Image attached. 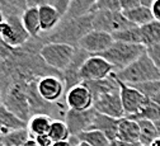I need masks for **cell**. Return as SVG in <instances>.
Returning a JSON list of instances; mask_svg holds the SVG:
<instances>
[{
  "label": "cell",
  "mask_w": 160,
  "mask_h": 146,
  "mask_svg": "<svg viewBox=\"0 0 160 146\" xmlns=\"http://www.w3.org/2000/svg\"><path fill=\"white\" fill-rule=\"evenodd\" d=\"M146 55L151 58V61L155 64V66L160 70V43L146 47Z\"/></svg>",
  "instance_id": "d590c367"
},
{
  "label": "cell",
  "mask_w": 160,
  "mask_h": 146,
  "mask_svg": "<svg viewBox=\"0 0 160 146\" xmlns=\"http://www.w3.org/2000/svg\"><path fill=\"white\" fill-rule=\"evenodd\" d=\"M0 135H3V133H2V130H0Z\"/></svg>",
  "instance_id": "816d5d0a"
},
{
  "label": "cell",
  "mask_w": 160,
  "mask_h": 146,
  "mask_svg": "<svg viewBox=\"0 0 160 146\" xmlns=\"http://www.w3.org/2000/svg\"><path fill=\"white\" fill-rule=\"evenodd\" d=\"M98 10L122 12L121 10V0H97L90 9V13H94Z\"/></svg>",
  "instance_id": "e575fe53"
},
{
  "label": "cell",
  "mask_w": 160,
  "mask_h": 146,
  "mask_svg": "<svg viewBox=\"0 0 160 146\" xmlns=\"http://www.w3.org/2000/svg\"><path fill=\"white\" fill-rule=\"evenodd\" d=\"M31 137V133L28 128H21L15 130L9 133L3 135V143L4 146H23Z\"/></svg>",
  "instance_id": "4dcf8cb0"
},
{
  "label": "cell",
  "mask_w": 160,
  "mask_h": 146,
  "mask_svg": "<svg viewBox=\"0 0 160 146\" xmlns=\"http://www.w3.org/2000/svg\"><path fill=\"white\" fill-rule=\"evenodd\" d=\"M0 5H2V9H4V7H5V0H0Z\"/></svg>",
  "instance_id": "f907efd6"
},
{
  "label": "cell",
  "mask_w": 160,
  "mask_h": 146,
  "mask_svg": "<svg viewBox=\"0 0 160 146\" xmlns=\"http://www.w3.org/2000/svg\"><path fill=\"white\" fill-rule=\"evenodd\" d=\"M93 4H94L93 0H71L70 7L66 14L62 17V19H72L89 14Z\"/></svg>",
  "instance_id": "83f0119b"
},
{
  "label": "cell",
  "mask_w": 160,
  "mask_h": 146,
  "mask_svg": "<svg viewBox=\"0 0 160 146\" xmlns=\"http://www.w3.org/2000/svg\"><path fill=\"white\" fill-rule=\"evenodd\" d=\"M0 37L3 41L13 48H19L24 46L32 38L23 26L22 15H5V20L0 26Z\"/></svg>",
  "instance_id": "5b68a950"
},
{
  "label": "cell",
  "mask_w": 160,
  "mask_h": 146,
  "mask_svg": "<svg viewBox=\"0 0 160 146\" xmlns=\"http://www.w3.org/2000/svg\"><path fill=\"white\" fill-rule=\"evenodd\" d=\"M14 50L15 48H13L9 45H7L4 41H3V38L0 37V62L5 61L7 58H9L12 56V53L14 52Z\"/></svg>",
  "instance_id": "8d00e7d4"
},
{
  "label": "cell",
  "mask_w": 160,
  "mask_h": 146,
  "mask_svg": "<svg viewBox=\"0 0 160 146\" xmlns=\"http://www.w3.org/2000/svg\"><path fill=\"white\" fill-rule=\"evenodd\" d=\"M53 119L47 114H34L27 122V128L31 133V137L34 138L37 136L47 135Z\"/></svg>",
  "instance_id": "44dd1931"
},
{
  "label": "cell",
  "mask_w": 160,
  "mask_h": 146,
  "mask_svg": "<svg viewBox=\"0 0 160 146\" xmlns=\"http://www.w3.org/2000/svg\"><path fill=\"white\" fill-rule=\"evenodd\" d=\"M22 22L32 38H39L42 33L38 8H27L22 14Z\"/></svg>",
  "instance_id": "7402d4cb"
},
{
  "label": "cell",
  "mask_w": 160,
  "mask_h": 146,
  "mask_svg": "<svg viewBox=\"0 0 160 146\" xmlns=\"http://www.w3.org/2000/svg\"><path fill=\"white\" fill-rule=\"evenodd\" d=\"M113 75L126 84H140L145 81L160 80V70L145 53L123 70L114 71Z\"/></svg>",
  "instance_id": "7a4b0ae2"
},
{
  "label": "cell",
  "mask_w": 160,
  "mask_h": 146,
  "mask_svg": "<svg viewBox=\"0 0 160 146\" xmlns=\"http://www.w3.org/2000/svg\"><path fill=\"white\" fill-rule=\"evenodd\" d=\"M5 20V14H4V12H3V9L0 8V26H2V23Z\"/></svg>",
  "instance_id": "ee69618b"
},
{
  "label": "cell",
  "mask_w": 160,
  "mask_h": 146,
  "mask_svg": "<svg viewBox=\"0 0 160 146\" xmlns=\"http://www.w3.org/2000/svg\"><path fill=\"white\" fill-rule=\"evenodd\" d=\"M70 3L71 0H28L27 2L28 8H39L42 5H51L61 13L62 17L66 14L70 7Z\"/></svg>",
  "instance_id": "1f68e13d"
},
{
  "label": "cell",
  "mask_w": 160,
  "mask_h": 146,
  "mask_svg": "<svg viewBox=\"0 0 160 146\" xmlns=\"http://www.w3.org/2000/svg\"><path fill=\"white\" fill-rule=\"evenodd\" d=\"M138 126H140V141L138 143L142 146H150L156 138H159L158 136V131L152 121L149 119H140Z\"/></svg>",
  "instance_id": "484cf974"
},
{
  "label": "cell",
  "mask_w": 160,
  "mask_h": 146,
  "mask_svg": "<svg viewBox=\"0 0 160 146\" xmlns=\"http://www.w3.org/2000/svg\"><path fill=\"white\" fill-rule=\"evenodd\" d=\"M140 143H130V142H125V141H121V140H114V141H111L109 146H138Z\"/></svg>",
  "instance_id": "60d3db41"
},
{
  "label": "cell",
  "mask_w": 160,
  "mask_h": 146,
  "mask_svg": "<svg viewBox=\"0 0 160 146\" xmlns=\"http://www.w3.org/2000/svg\"><path fill=\"white\" fill-rule=\"evenodd\" d=\"M3 104V93H2V89H0V106Z\"/></svg>",
  "instance_id": "681fc988"
},
{
  "label": "cell",
  "mask_w": 160,
  "mask_h": 146,
  "mask_svg": "<svg viewBox=\"0 0 160 146\" xmlns=\"http://www.w3.org/2000/svg\"><path fill=\"white\" fill-rule=\"evenodd\" d=\"M150 9L152 12L154 19L155 20H159V22H160V0H154L151 7H150Z\"/></svg>",
  "instance_id": "ab89813d"
},
{
  "label": "cell",
  "mask_w": 160,
  "mask_h": 146,
  "mask_svg": "<svg viewBox=\"0 0 160 146\" xmlns=\"http://www.w3.org/2000/svg\"><path fill=\"white\" fill-rule=\"evenodd\" d=\"M50 136V138L52 140V142H61V141H69L71 138V133L70 130L68 127V124L65 121L62 119H53L51 128L47 133Z\"/></svg>",
  "instance_id": "4316f807"
},
{
  "label": "cell",
  "mask_w": 160,
  "mask_h": 146,
  "mask_svg": "<svg viewBox=\"0 0 160 146\" xmlns=\"http://www.w3.org/2000/svg\"><path fill=\"white\" fill-rule=\"evenodd\" d=\"M140 2H141V5H144V7H149V8H150L154 0H140Z\"/></svg>",
  "instance_id": "7bdbcfd3"
},
{
  "label": "cell",
  "mask_w": 160,
  "mask_h": 146,
  "mask_svg": "<svg viewBox=\"0 0 160 146\" xmlns=\"http://www.w3.org/2000/svg\"><path fill=\"white\" fill-rule=\"evenodd\" d=\"M117 140H121L130 143H138L140 141V126L135 119L123 117L119 119Z\"/></svg>",
  "instance_id": "e0dca14e"
},
{
  "label": "cell",
  "mask_w": 160,
  "mask_h": 146,
  "mask_svg": "<svg viewBox=\"0 0 160 146\" xmlns=\"http://www.w3.org/2000/svg\"><path fill=\"white\" fill-rule=\"evenodd\" d=\"M113 36L116 42H123V43H132V45H142V36L141 28L138 26H132L126 29L119 31Z\"/></svg>",
  "instance_id": "d4e9b609"
},
{
  "label": "cell",
  "mask_w": 160,
  "mask_h": 146,
  "mask_svg": "<svg viewBox=\"0 0 160 146\" xmlns=\"http://www.w3.org/2000/svg\"><path fill=\"white\" fill-rule=\"evenodd\" d=\"M75 138L80 142H87L90 146H109L111 143V141L107 138V136L103 132L95 131V130L84 131L82 133H79Z\"/></svg>",
  "instance_id": "f1b7e54d"
},
{
  "label": "cell",
  "mask_w": 160,
  "mask_h": 146,
  "mask_svg": "<svg viewBox=\"0 0 160 146\" xmlns=\"http://www.w3.org/2000/svg\"><path fill=\"white\" fill-rule=\"evenodd\" d=\"M151 100H154L156 104H159V106H160V93H158V94H156Z\"/></svg>",
  "instance_id": "bcb514c9"
},
{
  "label": "cell",
  "mask_w": 160,
  "mask_h": 146,
  "mask_svg": "<svg viewBox=\"0 0 160 146\" xmlns=\"http://www.w3.org/2000/svg\"><path fill=\"white\" fill-rule=\"evenodd\" d=\"M130 119H135V121H140V119H149V121H160V106L156 104L154 100L149 99L148 103L144 106V108L140 111L135 116H130L127 117Z\"/></svg>",
  "instance_id": "f546056e"
},
{
  "label": "cell",
  "mask_w": 160,
  "mask_h": 146,
  "mask_svg": "<svg viewBox=\"0 0 160 146\" xmlns=\"http://www.w3.org/2000/svg\"><path fill=\"white\" fill-rule=\"evenodd\" d=\"M88 57H90V55L88 52H85L84 50L78 47L69 66L61 71L62 73V80L65 83V88H66V93L71 88H74L75 85H79L83 83L82 78H80V69H82L84 62L88 60Z\"/></svg>",
  "instance_id": "9a60e30c"
},
{
  "label": "cell",
  "mask_w": 160,
  "mask_h": 146,
  "mask_svg": "<svg viewBox=\"0 0 160 146\" xmlns=\"http://www.w3.org/2000/svg\"><path fill=\"white\" fill-rule=\"evenodd\" d=\"M118 124H119V119H116V118H112V117H108V116H104L102 113L97 112L89 130L101 131L107 136V138L109 141H114V140H117Z\"/></svg>",
  "instance_id": "2e32d148"
},
{
  "label": "cell",
  "mask_w": 160,
  "mask_h": 146,
  "mask_svg": "<svg viewBox=\"0 0 160 146\" xmlns=\"http://www.w3.org/2000/svg\"><path fill=\"white\" fill-rule=\"evenodd\" d=\"M34 140H36V142L38 143V146H52V145H53V142H52V140L50 138L48 135L37 136V137H34Z\"/></svg>",
  "instance_id": "f35d334b"
},
{
  "label": "cell",
  "mask_w": 160,
  "mask_h": 146,
  "mask_svg": "<svg viewBox=\"0 0 160 146\" xmlns=\"http://www.w3.org/2000/svg\"><path fill=\"white\" fill-rule=\"evenodd\" d=\"M150 146H160V138H156V140H155Z\"/></svg>",
  "instance_id": "7dc6e473"
},
{
  "label": "cell",
  "mask_w": 160,
  "mask_h": 146,
  "mask_svg": "<svg viewBox=\"0 0 160 146\" xmlns=\"http://www.w3.org/2000/svg\"><path fill=\"white\" fill-rule=\"evenodd\" d=\"M3 104L22 121L28 122L32 117L27 97V85L14 84L3 93Z\"/></svg>",
  "instance_id": "277c9868"
},
{
  "label": "cell",
  "mask_w": 160,
  "mask_h": 146,
  "mask_svg": "<svg viewBox=\"0 0 160 146\" xmlns=\"http://www.w3.org/2000/svg\"><path fill=\"white\" fill-rule=\"evenodd\" d=\"M141 28L142 36V45L145 47H150L154 45L160 43V22L159 20H152V22L140 27Z\"/></svg>",
  "instance_id": "cb8c5ba5"
},
{
  "label": "cell",
  "mask_w": 160,
  "mask_h": 146,
  "mask_svg": "<svg viewBox=\"0 0 160 146\" xmlns=\"http://www.w3.org/2000/svg\"><path fill=\"white\" fill-rule=\"evenodd\" d=\"M83 84L90 90L94 100L97 98H99L103 94H107L109 92H113V90H117L119 89V85H118V81L117 79L114 78L113 73L106 78V79H102V80H92V81H84Z\"/></svg>",
  "instance_id": "d6986e66"
},
{
  "label": "cell",
  "mask_w": 160,
  "mask_h": 146,
  "mask_svg": "<svg viewBox=\"0 0 160 146\" xmlns=\"http://www.w3.org/2000/svg\"><path fill=\"white\" fill-rule=\"evenodd\" d=\"M114 68L112 64L101 57V56H90L83 64L80 69V78L83 83L92 80H102L108 78L112 73H114Z\"/></svg>",
  "instance_id": "ba28073f"
},
{
  "label": "cell",
  "mask_w": 160,
  "mask_h": 146,
  "mask_svg": "<svg viewBox=\"0 0 160 146\" xmlns=\"http://www.w3.org/2000/svg\"><path fill=\"white\" fill-rule=\"evenodd\" d=\"M23 146H38V143L36 142V140H34V138H29V140H28Z\"/></svg>",
  "instance_id": "b9f144b4"
},
{
  "label": "cell",
  "mask_w": 160,
  "mask_h": 146,
  "mask_svg": "<svg viewBox=\"0 0 160 146\" xmlns=\"http://www.w3.org/2000/svg\"><path fill=\"white\" fill-rule=\"evenodd\" d=\"M97 111L94 108L88 109V111H74V109H68L64 121L66 122L68 127L70 130L71 137H76L79 133L84 131H88L94 121Z\"/></svg>",
  "instance_id": "4fadbf2b"
},
{
  "label": "cell",
  "mask_w": 160,
  "mask_h": 146,
  "mask_svg": "<svg viewBox=\"0 0 160 146\" xmlns=\"http://www.w3.org/2000/svg\"><path fill=\"white\" fill-rule=\"evenodd\" d=\"M27 2L28 0H5V7L3 12L5 15H10V14L22 15L24 10L28 8Z\"/></svg>",
  "instance_id": "836d02e7"
},
{
  "label": "cell",
  "mask_w": 160,
  "mask_h": 146,
  "mask_svg": "<svg viewBox=\"0 0 160 146\" xmlns=\"http://www.w3.org/2000/svg\"><path fill=\"white\" fill-rule=\"evenodd\" d=\"M140 5H141V2H140V0H121V10L122 12L135 9Z\"/></svg>",
  "instance_id": "74e56055"
},
{
  "label": "cell",
  "mask_w": 160,
  "mask_h": 146,
  "mask_svg": "<svg viewBox=\"0 0 160 146\" xmlns=\"http://www.w3.org/2000/svg\"><path fill=\"white\" fill-rule=\"evenodd\" d=\"M154 124H155L156 131H158V136H159V138H160V121H155Z\"/></svg>",
  "instance_id": "f6af8a7d"
},
{
  "label": "cell",
  "mask_w": 160,
  "mask_h": 146,
  "mask_svg": "<svg viewBox=\"0 0 160 146\" xmlns=\"http://www.w3.org/2000/svg\"><path fill=\"white\" fill-rule=\"evenodd\" d=\"M76 48L64 43H45L41 48V57L46 64L58 71L65 70L71 62Z\"/></svg>",
  "instance_id": "8992f818"
},
{
  "label": "cell",
  "mask_w": 160,
  "mask_h": 146,
  "mask_svg": "<svg viewBox=\"0 0 160 146\" xmlns=\"http://www.w3.org/2000/svg\"><path fill=\"white\" fill-rule=\"evenodd\" d=\"M21 128H27V122L22 121L13 112H10L4 104H2L0 106V130H2V133H9Z\"/></svg>",
  "instance_id": "ffe728a7"
},
{
  "label": "cell",
  "mask_w": 160,
  "mask_h": 146,
  "mask_svg": "<svg viewBox=\"0 0 160 146\" xmlns=\"http://www.w3.org/2000/svg\"><path fill=\"white\" fill-rule=\"evenodd\" d=\"M38 93L41 98L48 103H61V99L65 100L66 88L62 78L48 75L41 78L38 81Z\"/></svg>",
  "instance_id": "30bf717a"
},
{
  "label": "cell",
  "mask_w": 160,
  "mask_h": 146,
  "mask_svg": "<svg viewBox=\"0 0 160 146\" xmlns=\"http://www.w3.org/2000/svg\"><path fill=\"white\" fill-rule=\"evenodd\" d=\"M122 13L132 24L138 26V27H142V26H145V24L154 20V15H152L151 9L149 7H144V5H140L135 9L126 10Z\"/></svg>",
  "instance_id": "603a6c76"
},
{
  "label": "cell",
  "mask_w": 160,
  "mask_h": 146,
  "mask_svg": "<svg viewBox=\"0 0 160 146\" xmlns=\"http://www.w3.org/2000/svg\"><path fill=\"white\" fill-rule=\"evenodd\" d=\"M117 81H118V85H119V93H121V99H122V104H123V109H125L126 117L137 114L144 108L145 104L148 103L149 98H146L137 89L132 88L131 85L126 84V83L118 80V79H117Z\"/></svg>",
  "instance_id": "8fae6325"
},
{
  "label": "cell",
  "mask_w": 160,
  "mask_h": 146,
  "mask_svg": "<svg viewBox=\"0 0 160 146\" xmlns=\"http://www.w3.org/2000/svg\"><path fill=\"white\" fill-rule=\"evenodd\" d=\"M75 146H90V145H88L87 142H80V141H78V142L75 143Z\"/></svg>",
  "instance_id": "c3c4849f"
},
{
  "label": "cell",
  "mask_w": 160,
  "mask_h": 146,
  "mask_svg": "<svg viewBox=\"0 0 160 146\" xmlns=\"http://www.w3.org/2000/svg\"><path fill=\"white\" fill-rule=\"evenodd\" d=\"M146 53V47L144 45H132V43H123L116 42L104 52L99 53L97 56H101L106 58L109 64L113 65L116 71L123 70L137 58Z\"/></svg>",
  "instance_id": "3957f363"
},
{
  "label": "cell",
  "mask_w": 160,
  "mask_h": 146,
  "mask_svg": "<svg viewBox=\"0 0 160 146\" xmlns=\"http://www.w3.org/2000/svg\"><path fill=\"white\" fill-rule=\"evenodd\" d=\"M65 104L69 109L74 111H88L94 106V98L90 90L83 84L75 85L65 95Z\"/></svg>",
  "instance_id": "5bb4252c"
},
{
  "label": "cell",
  "mask_w": 160,
  "mask_h": 146,
  "mask_svg": "<svg viewBox=\"0 0 160 146\" xmlns=\"http://www.w3.org/2000/svg\"><path fill=\"white\" fill-rule=\"evenodd\" d=\"M93 108L99 113L116 118V119H121V118L126 117L119 89L109 92L107 94H103L99 98H97L94 100Z\"/></svg>",
  "instance_id": "9c48e42d"
},
{
  "label": "cell",
  "mask_w": 160,
  "mask_h": 146,
  "mask_svg": "<svg viewBox=\"0 0 160 146\" xmlns=\"http://www.w3.org/2000/svg\"><path fill=\"white\" fill-rule=\"evenodd\" d=\"M114 43L113 36L102 31L93 29L87 36H84L79 42V47L88 52L90 56H97L107 51Z\"/></svg>",
  "instance_id": "7c38bea8"
},
{
  "label": "cell",
  "mask_w": 160,
  "mask_h": 146,
  "mask_svg": "<svg viewBox=\"0 0 160 146\" xmlns=\"http://www.w3.org/2000/svg\"><path fill=\"white\" fill-rule=\"evenodd\" d=\"M38 12H39V20H41V29L42 33L45 34L52 32L62 19V14L51 5L39 7Z\"/></svg>",
  "instance_id": "ac0fdd59"
},
{
  "label": "cell",
  "mask_w": 160,
  "mask_h": 146,
  "mask_svg": "<svg viewBox=\"0 0 160 146\" xmlns=\"http://www.w3.org/2000/svg\"><path fill=\"white\" fill-rule=\"evenodd\" d=\"M0 8H2V5H0Z\"/></svg>",
  "instance_id": "db71d44e"
},
{
  "label": "cell",
  "mask_w": 160,
  "mask_h": 146,
  "mask_svg": "<svg viewBox=\"0 0 160 146\" xmlns=\"http://www.w3.org/2000/svg\"><path fill=\"white\" fill-rule=\"evenodd\" d=\"M93 2H94V3H95V2H97V0H93Z\"/></svg>",
  "instance_id": "f5cc1de1"
},
{
  "label": "cell",
  "mask_w": 160,
  "mask_h": 146,
  "mask_svg": "<svg viewBox=\"0 0 160 146\" xmlns=\"http://www.w3.org/2000/svg\"><path fill=\"white\" fill-rule=\"evenodd\" d=\"M132 26L135 24L130 22L122 12L98 10L93 13V29L95 31H102L109 34H114Z\"/></svg>",
  "instance_id": "52a82bcc"
},
{
  "label": "cell",
  "mask_w": 160,
  "mask_h": 146,
  "mask_svg": "<svg viewBox=\"0 0 160 146\" xmlns=\"http://www.w3.org/2000/svg\"><path fill=\"white\" fill-rule=\"evenodd\" d=\"M128 85L137 89L140 93L144 94L149 99H152L158 93H160V80L145 81V83H140V84H128Z\"/></svg>",
  "instance_id": "d6a6232c"
},
{
  "label": "cell",
  "mask_w": 160,
  "mask_h": 146,
  "mask_svg": "<svg viewBox=\"0 0 160 146\" xmlns=\"http://www.w3.org/2000/svg\"><path fill=\"white\" fill-rule=\"evenodd\" d=\"M93 31V13L72 19H61L60 24L50 33L42 34L43 43H64L79 47V42L84 36Z\"/></svg>",
  "instance_id": "6da1fadb"
}]
</instances>
